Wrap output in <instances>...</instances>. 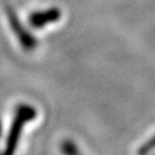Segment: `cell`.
<instances>
[{
  "instance_id": "6da1fadb",
  "label": "cell",
  "mask_w": 155,
  "mask_h": 155,
  "mask_svg": "<svg viewBox=\"0 0 155 155\" xmlns=\"http://www.w3.org/2000/svg\"><path fill=\"white\" fill-rule=\"evenodd\" d=\"M37 117L36 108L28 104H20L15 108L14 117L12 121L9 131L6 139V145L0 155H14L21 139V134L27 123L33 121Z\"/></svg>"
},
{
  "instance_id": "7a4b0ae2",
  "label": "cell",
  "mask_w": 155,
  "mask_h": 155,
  "mask_svg": "<svg viewBox=\"0 0 155 155\" xmlns=\"http://www.w3.org/2000/svg\"><path fill=\"white\" fill-rule=\"evenodd\" d=\"M61 18V11L56 7H51L45 11L32 13L29 17V22L33 28L40 29L46 27L50 23H55Z\"/></svg>"
},
{
  "instance_id": "3957f363",
  "label": "cell",
  "mask_w": 155,
  "mask_h": 155,
  "mask_svg": "<svg viewBox=\"0 0 155 155\" xmlns=\"http://www.w3.org/2000/svg\"><path fill=\"white\" fill-rule=\"evenodd\" d=\"M61 150L64 155H83L72 140H64L61 144Z\"/></svg>"
},
{
  "instance_id": "277c9868",
  "label": "cell",
  "mask_w": 155,
  "mask_h": 155,
  "mask_svg": "<svg viewBox=\"0 0 155 155\" xmlns=\"http://www.w3.org/2000/svg\"><path fill=\"white\" fill-rule=\"evenodd\" d=\"M155 150V136L150 138L146 143L140 146L138 150V155H148L152 150Z\"/></svg>"
},
{
  "instance_id": "5b68a950",
  "label": "cell",
  "mask_w": 155,
  "mask_h": 155,
  "mask_svg": "<svg viewBox=\"0 0 155 155\" xmlns=\"http://www.w3.org/2000/svg\"><path fill=\"white\" fill-rule=\"evenodd\" d=\"M1 133H2V123L0 121V137H1Z\"/></svg>"
},
{
  "instance_id": "8992f818",
  "label": "cell",
  "mask_w": 155,
  "mask_h": 155,
  "mask_svg": "<svg viewBox=\"0 0 155 155\" xmlns=\"http://www.w3.org/2000/svg\"><path fill=\"white\" fill-rule=\"evenodd\" d=\"M153 155H155V154H153Z\"/></svg>"
}]
</instances>
